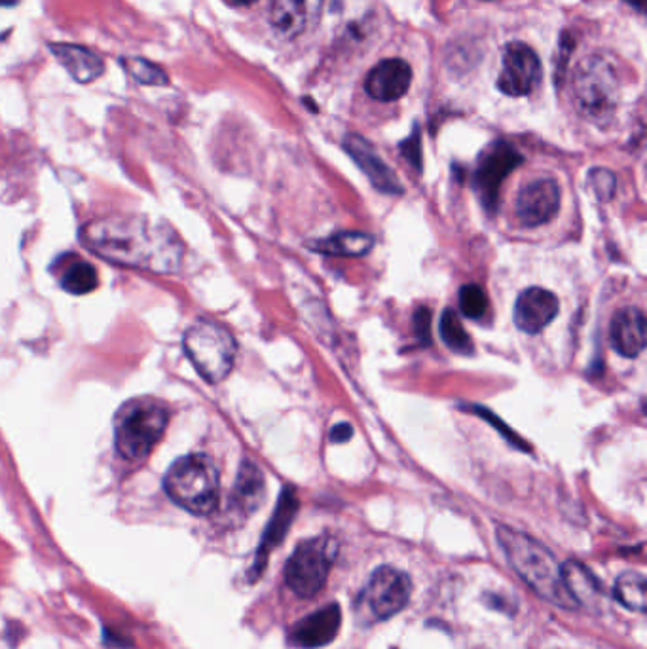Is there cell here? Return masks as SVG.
Wrapping results in <instances>:
<instances>
[{
    "label": "cell",
    "mask_w": 647,
    "mask_h": 649,
    "mask_svg": "<svg viewBox=\"0 0 647 649\" xmlns=\"http://www.w3.org/2000/svg\"><path fill=\"white\" fill-rule=\"evenodd\" d=\"M82 242L105 261L156 274H171L183 261V243L171 226L139 215L114 213L87 223Z\"/></svg>",
    "instance_id": "1"
},
{
    "label": "cell",
    "mask_w": 647,
    "mask_h": 649,
    "mask_svg": "<svg viewBox=\"0 0 647 649\" xmlns=\"http://www.w3.org/2000/svg\"><path fill=\"white\" fill-rule=\"evenodd\" d=\"M496 537L511 568L537 597L564 609L579 608L564 585L562 566L556 562L554 554L543 544H539L528 534L503 525L497 526Z\"/></svg>",
    "instance_id": "2"
},
{
    "label": "cell",
    "mask_w": 647,
    "mask_h": 649,
    "mask_svg": "<svg viewBox=\"0 0 647 649\" xmlns=\"http://www.w3.org/2000/svg\"><path fill=\"white\" fill-rule=\"evenodd\" d=\"M571 101L585 120L607 125L619 103V75L615 65L602 56H588L575 67Z\"/></svg>",
    "instance_id": "3"
},
{
    "label": "cell",
    "mask_w": 647,
    "mask_h": 649,
    "mask_svg": "<svg viewBox=\"0 0 647 649\" xmlns=\"http://www.w3.org/2000/svg\"><path fill=\"white\" fill-rule=\"evenodd\" d=\"M168 496L192 515H209L219 503V469L205 454L178 458L166 473Z\"/></svg>",
    "instance_id": "4"
},
{
    "label": "cell",
    "mask_w": 647,
    "mask_h": 649,
    "mask_svg": "<svg viewBox=\"0 0 647 649\" xmlns=\"http://www.w3.org/2000/svg\"><path fill=\"white\" fill-rule=\"evenodd\" d=\"M169 424V410L156 399H133L118 412L116 448L128 462H142L156 448Z\"/></svg>",
    "instance_id": "5"
},
{
    "label": "cell",
    "mask_w": 647,
    "mask_h": 649,
    "mask_svg": "<svg viewBox=\"0 0 647 649\" xmlns=\"http://www.w3.org/2000/svg\"><path fill=\"white\" fill-rule=\"evenodd\" d=\"M185 352L205 382L219 384L232 372L238 344L232 333L213 321H197L185 333Z\"/></svg>",
    "instance_id": "6"
},
{
    "label": "cell",
    "mask_w": 647,
    "mask_h": 649,
    "mask_svg": "<svg viewBox=\"0 0 647 649\" xmlns=\"http://www.w3.org/2000/svg\"><path fill=\"white\" fill-rule=\"evenodd\" d=\"M338 554V541L333 535L305 539L295 549L285 568V583L302 599H312L325 587L329 571Z\"/></svg>",
    "instance_id": "7"
},
{
    "label": "cell",
    "mask_w": 647,
    "mask_h": 649,
    "mask_svg": "<svg viewBox=\"0 0 647 649\" xmlns=\"http://www.w3.org/2000/svg\"><path fill=\"white\" fill-rule=\"evenodd\" d=\"M410 594V577L401 570L382 566L370 575L357 600V608L369 613L374 621H384L406 608Z\"/></svg>",
    "instance_id": "8"
},
{
    "label": "cell",
    "mask_w": 647,
    "mask_h": 649,
    "mask_svg": "<svg viewBox=\"0 0 647 649\" xmlns=\"http://www.w3.org/2000/svg\"><path fill=\"white\" fill-rule=\"evenodd\" d=\"M520 164H523V156L507 142H496L482 154L473 177V187L480 204L488 211L497 209L503 180Z\"/></svg>",
    "instance_id": "9"
},
{
    "label": "cell",
    "mask_w": 647,
    "mask_h": 649,
    "mask_svg": "<svg viewBox=\"0 0 647 649\" xmlns=\"http://www.w3.org/2000/svg\"><path fill=\"white\" fill-rule=\"evenodd\" d=\"M542 82V63L537 53L524 42H511L503 53V67L497 87L506 96L523 97Z\"/></svg>",
    "instance_id": "10"
},
{
    "label": "cell",
    "mask_w": 647,
    "mask_h": 649,
    "mask_svg": "<svg viewBox=\"0 0 647 649\" xmlns=\"http://www.w3.org/2000/svg\"><path fill=\"white\" fill-rule=\"evenodd\" d=\"M516 215L524 226L549 223L560 209V188L554 178H535L516 197Z\"/></svg>",
    "instance_id": "11"
},
{
    "label": "cell",
    "mask_w": 647,
    "mask_h": 649,
    "mask_svg": "<svg viewBox=\"0 0 647 649\" xmlns=\"http://www.w3.org/2000/svg\"><path fill=\"white\" fill-rule=\"evenodd\" d=\"M325 0H272L269 23L287 41L314 29L323 14Z\"/></svg>",
    "instance_id": "12"
},
{
    "label": "cell",
    "mask_w": 647,
    "mask_h": 649,
    "mask_svg": "<svg viewBox=\"0 0 647 649\" xmlns=\"http://www.w3.org/2000/svg\"><path fill=\"white\" fill-rule=\"evenodd\" d=\"M559 298L554 293L542 287H530L516 298L515 324L528 334L542 333L559 315Z\"/></svg>",
    "instance_id": "13"
},
{
    "label": "cell",
    "mask_w": 647,
    "mask_h": 649,
    "mask_svg": "<svg viewBox=\"0 0 647 649\" xmlns=\"http://www.w3.org/2000/svg\"><path fill=\"white\" fill-rule=\"evenodd\" d=\"M412 69L403 59H384L367 77L365 87L372 99L389 103L401 99L410 87Z\"/></svg>",
    "instance_id": "14"
},
{
    "label": "cell",
    "mask_w": 647,
    "mask_h": 649,
    "mask_svg": "<svg viewBox=\"0 0 647 649\" xmlns=\"http://www.w3.org/2000/svg\"><path fill=\"white\" fill-rule=\"evenodd\" d=\"M342 623V613L338 604L317 609L312 616L304 617L291 630V642L302 649H317L331 644Z\"/></svg>",
    "instance_id": "15"
},
{
    "label": "cell",
    "mask_w": 647,
    "mask_h": 649,
    "mask_svg": "<svg viewBox=\"0 0 647 649\" xmlns=\"http://www.w3.org/2000/svg\"><path fill=\"white\" fill-rule=\"evenodd\" d=\"M344 149L355 160V164L365 171L376 190L384 194H403L405 188L401 180L384 164V160L376 154L369 141L359 135H350L344 141Z\"/></svg>",
    "instance_id": "16"
},
{
    "label": "cell",
    "mask_w": 647,
    "mask_h": 649,
    "mask_svg": "<svg viewBox=\"0 0 647 649\" xmlns=\"http://www.w3.org/2000/svg\"><path fill=\"white\" fill-rule=\"evenodd\" d=\"M611 346L628 359L638 357L645 350V315L642 310L626 306L611 319Z\"/></svg>",
    "instance_id": "17"
},
{
    "label": "cell",
    "mask_w": 647,
    "mask_h": 649,
    "mask_svg": "<svg viewBox=\"0 0 647 649\" xmlns=\"http://www.w3.org/2000/svg\"><path fill=\"white\" fill-rule=\"evenodd\" d=\"M298 511V499H296V494L293 489H285L279 496V501H278V507L272 515V520H269V525L264 532V537L260 541V547H259V553H257V562H255V568H253V573L255 577H259L266 566V561L269 553H272L281 541L285 539L287 532H289L293 520H295V515Z\"/></svg>",
    "instance_id": "18"
},
{
    "label": "cell",
    "mask_w": 647,
    "mask_h": 649,
    "mask_svg": "<svg viewBox=\"0 0 647 649\" xmlns=\"http://www.w3.org/2000/svg\"><path fill=\"white\" fill-rule=\"evenodd\" d=\"M48 48L61 63V67L68 72L70 78L80 84L94 82L105 72L103 59L92 50L77 44H59V42H53Z\"/></svg>",
    "instance_id": "19"
},
{
    "label": "cell",
    "mask_w": 647,
    "mask_h": 649,
    "mask_svg": "<svg viewBox=\"0 0 647 649\" xmlns=\"http://www.w3.org/2000/svg\"><path fill=\"white\" fill-rule=\"evenodd\" d=\"M56 274L70 295H87L97 287V270L75 252H67L56 261Z\"/></svg>",
    "instance_id": "20"
},
{
    "label": "cell",
    "mask_w": 647,
    "mask_h": 649,
    "mask_svg": "<svg viewBox=\"0 0 647 649\" xmlns=\"http://www.w3.org/2000/svg\"><path fill=\"white\" fill-rule=\"evenodd\" d=\"M374 238L365 232H336L329 238L314 240L310 249L329 257H365L372 249Z\"/></svg>",
    "instance_id": "21"
},
{
    "label": "cell",
    "mask_w": 647,
    "mask_h": 649,
    "mask_svg": "<svg viewBox=\"0 0 647 649\" xmlns=\"http://www.w3.org/2000/svg\"><path fill=\"white\" fill-rule=\"evenodd\" d=\"M562 577L568 592L578 602V606L583 604H597L602 599V587L597 581V577L592 575L581 562L578 561H568L562 564Z\"/></svg>",
    "instance_id": "22"
},
{
    "label": "cell",
    "mask_w": 647,
    "mask_h": 649,
    "mask_svg": "<svg viewBox=\"0 0 647 649\" xmlns=\"http://www.w3.org/2000/svg\"><path fill=\"white\" fill-rule=\"evenodd\" d=\"M264 492L266 482L260 469L255 463L243 462L236 480V490H233V499H236L238 507L245 513L257 511L264 499Z\"/></svg>",
    "instance_id": "23"
},
{
    "label": "cell",
    "mask_w": 647,
    "mask_h": 649,
    "mask_svg": "<svg viewBox=\"0 0 647 649\" xmlns=\"http://www.w3.org/2000/svg\"><path fill=\"white\" fill-rule=\"evenodd\" d=\"M439 333L444 344L451 348L452 352L460 353V355H471L475 352L473 340L463 329L461 319L454 310H444L441 315V323H439Z\"/></svg>",
    "instance_id": "24"
},
{
    "label": "cell",
    "mask_w": 647,
    "mask_h": 649,
    "mask_svg": "<svg viewBox=\"0 0 647 649\" xmlns=\"http://www.w3.org/2000/svg\"><path fill=\"white\" fill-rule=\"evenodd\" d=\"M645 577L642 573H623L615 583V599L628 609L643 611L645 600Z\"/></svg>",
    "instance_id": "25"
},
{
    "label": "cell",
    "mask_w": 647,
    "mask_h": 649,
    "mask_svg": "<svg viewBox=\"0 0 647 649\" xmlns=\"http://www.w3.org/2000/svg\"><path fill=\"white\" fill-rule=\"evenodd\" d=\"M120 65L128 75L142 86H168L169 78L164 69L142 58H120Z\"/></svg>",
    "instance_id": "26"
},
{
    "label": "cell",
    "mask_w": 647,
    "mask_h": 649,
    "mask_svg": "<svg viewBox=\"0 0 647 649\" xmlns=\"http://www.w3.org/2000/svg\"><path fill=\"white\" fill-rule=\"evenodd\" d=\"M460 310L465 317L478 319L488 310V297L484 293V288L469 283L460 288Z\"/></svg>",
    "instance_id": "27"
},
{
    "label": "cell",
    "mask_w": 647,
    "mask_h": 649,
    "mask_svg": "<svg viewBox=\"0 0 647 649\" xmlns=\"http://www.w3.org/2000/svg\"><path fill=\"white\" fill-rule=\"evenodd\" d=\"M588 180H590V187L595 188L597 196L600 197V200H609L611 196L615 194V177L611 171L607 169H592L590 175H588Z\"/></svg>",
    "instance_id": "28"
},
{
    "label": "cell",
    "mask_w": 647,
    "mask_h": 649,
    "mask_svg": "<svg viewBox=\"0 0 647 649\" xmlns=\"http://www.w3.org/2000/svg\"><path fill=\"white\" fill-rule=\"evenodd\" d=\"M431 312L427 308H418L415 314V334L422 346L431 342Z\"/></svg>",
    "instance_id": "29"
},
{
    "label": "cell",
    "mask_w": 647,
    "mask_h": 649,
    "mask_svg": "<svg viewBox=\"0 0 647 649\" xmlns=\"http://www.w3.org/2000/svg\"><path fill=\"white\" fill-rule=\"evenodd\" d=\"M403 152L408 156V160L415 164V168H422V152H420V139L418 133L412 135L406 142H403Z\"/></svg>",
    "instance_id": "30"
},
{
    "label": "cell",
    "mask_w": 647,
    "mask_h": 649,
    "mask_svg": "<svg viewBox=\"0 0 647 649\" xmlns=\"http://www.w3.org/2000/svg\"><path fill=\"white\" fill-rule=\"evenodd\" d=\"M353 437V427L346 422L336 424L331 429V443H348Z\"/></svg>",
    "instance_id": "31"
},
{
    "label": "cell",
    "mask_w": 647,
    "mask_h": 649,
    "mask_svg": "<svg viewBox=\"0 0 647 649\" xmlns=\"http://www.w3.org/2000/svg\"><path fill=\"white\" fill-rule=\"evenodd\" d=\"M626 3L633 5L638 12H643V8H645V0H626Z\"/></svg>",
    "instance_id": "32"
},
{
    "label": "cell",
    "mask_w": 647,
    "mask_h": 649,
    "mask_svg": "<svg viewBox=\"0 0 647 649\" xmlns=\"http://www.w3.org/2000/svg\"><path fill=\"white\" fill-rule=\"evenodd\" d=\"M232 3L238 5V6H249V5H255L257 0H232Z\"/></svg>",
    "instance_id": "33"
},
{
    "label": "cell",
    "mask_w": 647,
    "mask_h": 649,
    "mask_svg": "<svg viewBox=\"0 0 647 649\" xmlns=\"http://www.w3.org/2000/svg\"><path fill=\"white\" fill-rule=\"evenodd\" d=\"M20 0H0V6H15Z\"/></svg>",
    "instance_id": "34"
}]
</instances>
